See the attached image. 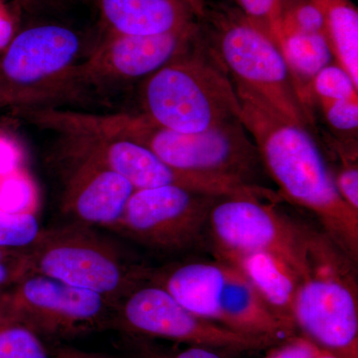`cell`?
Wrapping results in <instances>:
<instances>
[{
	"instance_id": "26",
	"label": "cell",
	"mask_w": 358,
	"mask_h": 358,
	"mask_svg": "<svg viewBox=\"0 0 358 358\" xmlns=\"http://www.w3.org/2000/svg\"><path fill=\"white\" fill-rule=\"evenodd\" d=\"M234 1L242 13L257 25L260 26L279 44L278 20H279L282 0H234Z\"/></svg>"
},
{
	"instance_id": "9",
	"label": "cell",
	"mask_w": 358,
	"mask_h": 358,
	"mask_svg": "<svg viewBox=\"0 0 358 358\" xmlns=\"http://www.w3.org/2000/svg\"><path fill=\"white\" fill-rule=\"evenodd\" d=\"M110 329L128 336L157 338L211 348L262 350L272 339L231 331L183 307L169 292L150 281L141 282L115 303Z\"/></svg>"
},
{
	"instance_id": "31",
	"label": "cell",
	"mask_w": 358,
	"mask_h": 358,
	"mask_svg": "<svg viewBox=\"0 0 358 358\" xmlns=\"http://www.w3.org/2000/svg\"><path fill=\"white\" fill-rule=\"evenodd\" d=\"M53 358H108L96 353L85 352L79 348L68 345H54L49 350Z\"/></svg>"
},
{
	"instance_id": "13",
	"label": "cell",
	"mask_w": 358,
	"mask_h": 358,
	"mask_svg": "<svg viewBox=\"0 0 358 358\" xmlns=\"http://www.w3.org/2000/svg\"><path fill=\"white\" fill-rule=\"evenodd\" d=\"M199 22L178 31L155 35L110 33L84 62L78 63L80 86L124 83L147 79L187 51Z\"/></svg>"
},
{
	"instance_id": "10",
	"label": "cell",
	"mask_w": 358,
	"mask_h": 358,
	"mask_svg": "<svg viewBox=\"0 0 358 358\" xmlns=\"http://www.w3.org/2000/svg\"><path fill=\"white\" fill-rule=\"evenodd\" d=\"M114 307L99 294L37 273L24 275L0 300V312L41 338H71L109 329Z\"/></svg>"
},
{
	"instance_id": "33",
	"label": "cell",
	"mask_w": 358,
	"mask_h": 358,
	"mask_svg": "<svg viewBox=\"0 0 358 358\" xmlns=\"http://www.w3.org/2000/svg\"><path fill=\"white\" fill-rule=\"evenodd\" d=\"M317 358H341L338 357H336V355H331V353L329 352H324L322 353V355H320V357H317Z\"/></svg>"
},
{
	"instance_id": "28",
	"label": "cell",
	"mask_w": 358,
	"mask_h": 358,
	"mask_svg": "<svg viewBox=\"0 0 358 358\" xmlns=\"http://www.w3.org/2000/svg\"><path fill=\"white\" fill-rule=\"evenodd\" d=\"M134 358H224L215 348L190 345L179 352H167L148 343L147 339L129 336V341Z\"/></svg>"
},
{
	"instance_id": "19",
	"label": "cell",
	"mask_w": 358,
	"mask_h": 358,
	"mask_svg": "<svg viewBox=\"0 0 358 358\" xmlns=\"http://www.w3.org/2000/svg\"><path fill=\"white\" fill-rule=\"evenodd\" d=\"M334 60L358 84V11L352 0H315Z\"/></svg>"
},
{
	"instance_id": "32",
	"label": "cell",
	"mask_w": 358,
	"mask_h": 358,
	"mask_svg": "<svg viewBox=\"0 0 358 358\" xmlns=\"http://www.w3.org/2000/svg\"><path fill=\"white\" fill-rule=\"evenodd\" d=\"M188 6L192 9L193 13L196 16V18L201 17L205 7H206L207 0H185Z\"/></svg>"
},
{
	"instance_id": "25",
	"label": "cell",
	"mask_w": 358,
	"mask_h": 358,
	"mask_svg": "<svg viewBox=\"0 0 358 358\" xmlns=\"http://www.w3.org/2000/svg\"><path fill=\"white\" fill-rule=\"evenodd\" d=\"M339 159L338 166L333 173L334 183L339 194L353 210L358 212L357 150L329 143Z\"/></svg>"
},
{
	"instance_id": "7",
	"label": "cell",
	"mask_w": 358,
	"mask_h": 358,
	"mask_svg": "<svg viewBox=\"0 0 358 358\" xmlns=\"http://www.w3.org/2000/svg\"><path fill=\"white\" fill-rule=\"evenodd\" d=\"M25 250L30 273L94 292L114 306L148 279V270L131 263L119 244L82 224L42 229Z\"/></svg>"
},
{
	"instance_id": "8",
	"label": "cell",
	"mask_w": 358,
	"mask_h": 358,
	"mask_svg": "<svg viewBox=\"0 0 358 358\" xmlns=\"http://www.w3.org/2000/svg\"><path fill=\"white\" fill-rule=\"evenodd\" d=\"M81 38L57 24L16 34L0 53V108L45 107L80 88L76 68Z\"/></svg>"
},
{
	"instance_id": "15",
	"label": "cell",
	"mask_w": 358,
	"mask_h": 358,
	"mask_svg": "<svg viewBox=\"0 0 358 358\" xmlns=\"http://www.w3.org/2000/svg\"><path fill=\"white\" fill-rule=\"evenodd\" d=\"M63 190L61 209L72 222L114 227L134 192V186L109 167L86 157L60 150Z\"/></svg>"
},
{
	"instance_id": "5",
	"label": "cell",
	"mask_w": 358,
	"mask_h": 358,
	"mask_svg": "<svg viewBox=\"0 0 358 358\" xmlns=\"http://www.w3.org/2000/svg\"><path fill=\"white\" fill-rule=\"evenodd\" d=\"M141 114L160 127L196 134L239 119L240 103L227 73L200 35L179 57L143 80Z\"/></svg>"
},
{
	"instance_id": "17",
	"label": "cell",
	"mask_w": 358,
	"mask_h": 358,
	"mask_svg": "<svg viewBox=\"0 0 358 358\" xmlns=\"http://www.w3.org/2000/svg\"><path fill=\"white\" fill-rule=\"evenodd\" d=\"M225 262L243 273L287 336L296 334V277L288 260L273 252H257Z\"/></svg>"
},
{
	"instance_id": "21",
	"label": "cell",
	"mask_w": 358,
	"mask_h": 358,
	"mask_svg": "<svg viewBox=\"0 0 358 358\" xmlns=\"http://www.w3.org/2000/svg\"><path fill=\"white\" fill-rule=\"evenodd\" d=\"M308 96L313 107L317 101L353 100L358 99V84L343 66L334 61L313 78Z\"/></svg>"
},
{
	"instance_id": "3",
	"label": "cell",
	"mask_w": 358,
	"mask_h": 358,
	"mask_svg": "<svg viewBox=\"0 0 358 358\" xmlns=\"http://www.w3.org/2000/svg\"><path fill=\"white\" fill-rule=\"evenodd\" d=\"M71 129L140 143L169 166L193 173L254 178L264 169L255 143L240 119L201 133L182 134L160 127L141 114H93L74 110Z\"/></svg>"
},
{
	"instance_id": "4",
	"label": "cell",
	"mask_w": 358,
	"mask_h": 358,
	"mask_svg": "<svg viewBox=\"0 0 358 358\" xmlns=\"http://www.w3.org/2000/svg\"><path fill=\"white\" fill-rule=\"evenodd\" d=\"M201 38L233 85L249 90L270 107L310 129L313 112L299 93L281 47L238 7L208 4L199 18Z\"/></svg>"
},
{
	"instance_id": "29",
	"label": "cell",
	"mask_w": 358,
	"mask_h": 358,
	"mask_svg": "<svg viewBox=\"0 0 358 358\" xmlns=\"http://www.w3.org/2000/svg\"><path fill=\"white\" fill-rule=\"evenodd\" d=\"M324 352L308 338L294 334L282 339L264 358H317Z\"/></svg>"
},
{
	"instance_id": "2",
	"label": "cell",
	"mask_w": 358,
	"mask_h": 358,
	"mask_svg": "<svg viewBox=\"0 0 358 358\" xmlns=\"http://www.w3.org/2000/svg\"><path fill=\"white\" fill-rule=\"evenodd\" d=\"M288 262L296 277V331L324 352L358 358L357 261L324 230L294 221Z\"/></svg>"
},
{
	"instance_id": "18",
	"label": "cell",
	"mask_w": 358,
	"mask_h": 358,
	"mask_svg": "<svg viewBox=\"0 0 358 358\" xmlns=\"http://www.w3.org/2000/svg\"><path fill=\"white\" fill-rule=\"evenodd\" d=\"M280 47L301 99L313 110L308 96L310 81L322 68L336 61L326 35L288 33L281 37Z\"/></svg>"
},
{
	"instance_id": "22",
	"label": "cell",
	"mask_w": 358,
	"mask_h": 358,
	"mask_svg": "<svg viewBox=\"0 0 358 358\" xmlns=\"http://www.w3.org/2000/svg\"><path fill=\"white\" fill-rule=\"evenodd\" d=\"M279 44L282 35L288 33H320L324 34V20L315 0H282L280 6Z\"/></svg>"
},
{
	"instance_id": "1",
	"label": "cell",
	"mask_w": 358,
	"mask_h": 358,
	"mask_svg": "<svg viewBox=\"0 0 358 358\" xmlns=\"http://www.w3.org/2000/svg\"><path fill=\"white\" fill-rule=\"evenodd\" d=\"M235 87L239 119L255 143L266 173L279 187L282 199L312 212L353 260L358 258V212L336 188L310 129L296 124L249 90Z\"/></svg>"
},
{
	"instance_id": "14",
	"label": "cell",
	"mask_w": 358,
	"mask_h": 358,
	"mask_svg": "<svg viewBox=\"0 0 358 358\" xmlns=\"http://www.w3.org/2000/svg\"><path fill=\"white\" fill-rule=\"evenodd\" d=\"M207 228L222 261L257 252H273L288 260L294 241V221L254 197H220Z\"/></svg>"
},
{
	"instance_id": "20",
	"label": "cell",
	"mask_w": 358,
	"mask_h": 358,
	"mask_svg": "<svg viewBox=\"0 0 358 358\" xmlns=\"http://www.w3.org/2000/svg\"><path fill=\"white\" fill-rule=\"evenodd\" d=\"M0 358H50L38 334L0 312Z\"/></svg>"
},
{
	"instance_id": "6",
	"label": "cell",
	"mask_w": 358,
	"mask_h": 358,
	"mask_svg": "<svg viewBox=\"0 0 358 358\" xmlns=\"http://www.w3.org/2000/svg\"><path fill=\"white\" fill-rule=\"evenodd\" d=\"M148 281L169 292L200 317L246 334L278 341L289 338L243 273L232 264L189 262L148 271Z\"/></svg>"
},
{
	"instance_id": "16",
	"label": "cell",
	"mask_w": 358,
	"mask_h": 358,
	"mask_svg": "<svg viewBox=\"0 0 358 358\" xmlns=\"http://www.w3.org/2000/svg\"><path fill=\"white\" fill-rule=\"evenodd\" d=\"M110 33L155 35L196 23L185 0H96Z\"/></svg>"
},
{
	"instance_id": "12",
	"label": "cell",
	"mask_w": 358,
	"mask_h": 358,
	"mask_svg": "<svg viewBox=\"0 0 358 358\" xmlns=\"http://www.w3.org/2000/svg\"><path fill=\"white\" fill-rule=\"evenodd\" d=\"M75 150L109 167L134 189L178 186L215 197L249 196L252 186L241 179L193 173L169 166L152 150L134 141L83 133L73 140Z\"/></svg>"
},
{
	"instance_id": "30",
	"label": "cell",
	"mask_w": 358,
	"mask_h": 358,
	"mask_svg": "<svg viewBox=\"0 0 358 358\" xmlns=\"http://www.w3.org/2000/svg\"><path fill=\"white\" fill-rule=\"evenodd\" d=\"M13 37V21L0 0V50H3Z\"/></svg>"
},
{
	"instance_id": "23",
	"label": "cell",
	"mask_w": 358,
	"mask_h": 358,
	"mask_svg": "<svg viewBox=\"0 0 358 358\" xmlns=\"http://www.w3.org/2000/svg\"><path fill=\"white\" fill-rule=\"evenodd\" d=\"M315 103L319 106L329 128L336 134L334 141L348 147H357L358 99L317 101Z\"/></svg>"
},
{
	"instance_id": "11",
	"label": "cell",
	"mask_w": 358,
	"mask_h": 358,
	"mask_svg": "<svg viewBox=\"0 0 358 358\" xmlns=\"http://www.w3.org/2000/svg\"><path fill=\"white\" fill-rule=\"evenodd\" d=\"M219 199L178 186L134 190L110 230L159 251L186 250L203 236Z\"/></svg>"
},
{
	"instance_id": "24",
	"label": "cell",
	"mask_w": 358,
	"mask_h": 358,
	"mask_svg": "<svg viewBox=\"0 0 358 358\" xmlns=\"http://www.w3.org/2000/svg\"><path fill=\"white\" fill-rule=\"evenodd\" d=\"M41 231L38 219L32 212L7 210L0 206V247L28 248Z\"/></svg>"
},
{
	"instance_id": "27",
	"label": "cell",
	"mask_w": 358,
	"mask_h": 358,
	"mask_svg": "<svg viewBox=\"0 0 358 358\" xmlns=\"http://www.w3.org/2000/svg\"><path fill=\"white\" fill-rule=\"evenodd\" d=\"M25 249L0 247V300L30 273Z\"/></svg>"
}]
</instances>
